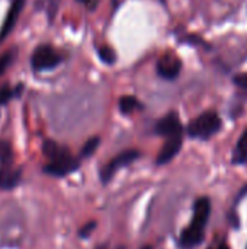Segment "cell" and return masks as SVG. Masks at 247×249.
Masks as SVG:
<instances>
[{"label": "cell", "mask_w": 247, "mask_h": 249, "mask_svg": "<svg viewBox=\"0 0 247 249\" xmlns=\"http://www.w3.org/2000/svg\"><path fill=\"white\" fill-rule=\"evenodd\" d=\"M42 153L47 158V163L44 165L42 172L49 177L64 178L80 168V160L71 155L70 149L58 144L51 139L44 140Z\"/></svg>", "instance_id": "cell-1"}, {"label": "cell", "mask_w": 247, "mask_h": 249, "mask_svg": "<svg viewBox=\"0 0 247 249\" xmlns=\"http://www.w3.org/2000/svg\"><path fill=\"white\" fill-rule=\"evenodd\" d=\"M211 214V200L199 197L194 203V216L191 223L182 231L179 236V247L182 249H194L199 247L205 239V228Z\"/></svg>", "instance_id": "cell-2"}, {"label": "cell", "mask_w": 247, "mask_h": 249, "mask_svg": "<svg viewBox=\"0 0 247 249\" xmlns=\"http://www.w3.org/2000/svg\"><path fill=\"white\" fill-rule=\"evenodd\" d=\"M221 127H223V121H221V117L218 115V112L205 111L188 124L186 133L192 139L208 140L213 136H215L217 133H220Z\"/></svg>", "instance_id": "cell-3"}, {"label": "cell", "mask_w": 247, "mask_h": 249, "mask_svg": "<svg viewBox=\"0 0 247 249\" xmlns=\"http://www.w3.org/2000/svg\"><path fill=\"white\" fill-rule=\"evenodd\" d=\"M61 61V54L57 50H54V47L49 44H42L36 47L31 57V66L35 71L51 70L57 67Z\"/></svg>", "instance_id": "cell-4"}, {"label": "cell", "mask_w": 247, "mask_h": 249, "mask_svg": "<svg viewBox=\"0 0 247 249\" xmlns=\"http://www.w3.org/2000/svg\"><path fill=\"white\" fill-rule=\"evenodd\" d=\"M141 158V152L137 150V149H127L124 152H121L119 155H116L112 160H109L102 169H100V181L103 185L109 184V181L114 178V175L125 168V166H130L131 163H134L137 159Z\"/></svg>", "instance_id": "cell-5"}, {"label": "cell", "mask_w": 247, "mask_h": 249, "mask_svg": "<svg viewBox=\"0 0 247 249\" xmlns=\"http://www.w3.org/2000/svg\"><path fill=\"white\" fill-rule=\"evenodd\" d=\"M157 74L165 80H175L179 77L182 70V61L173 53H166L157 60L156 64Z\"/></svg>", "instance_id": "cell-6"}, {"label": "cell", "mask_w": 247, "mask_h": 249, "mask_svg": "<svg viewBox=\"0 0 247 249\" xmlns=\"http://www.w3.org/2000/svg\"><path fill=\"white\" fill-rule=\"evenodd\" d=\"M154 133L162 137H172V136L183 134V125L181 123L178 112L172 111L166 114L163 118H160L154 125Z\"/></svg>", "instance_id": "cell-7"}, {"label": "cell", "mask_w": 247, "mask_h": 249, "mask_svg": "<svg viewBox=\"0 0 247 249\" xmlns=\"http://www.w3.org/2000/svg\"><path fill=\"white\" fill-rule=\"evenodd\" d=\"M183 144V134H178V136H172V137H166V142L163 144V147L160 149L156 163L159 166L162 165H167L169 162H172L181 152Z\"/></svg>", "instance_id": "cell-8"}, {"label": "cell", "mask_w": 247, "mask_h": 249, "mask_svg": "<svg viewBox=\"0 0 247 249\" xmlns=\"http://www.w3.org/2000/svg\"><path fill=\"white\" fill-rule=\"evenodd\" d=\"M23 6H25V0H12L9 10L4 16V20L0 26V42H3L7 38V35L13 31Z\"/></svg>", "instance_id": "cell-9"}, {"label": "cell", "mask_w": 247, "mask_h": 249, "mask_svg": "<svg viewBox=\"0 0 247 249\" xmlns=\"http://www.w3.org/2000/svg\"><path fill=\"white\" fill-rule=\"evenodd\" d=\"M22 181V171L12 165H0V191H12Z\"/></svg>", "instance_id": "cell-10"}, {"label": "cell", "mask_w": 247, "mask_h": 249, "mask_svg": "<svg viewBox=\"0 0 247 249\" xmlns=\"http://www.w3.org/2000/svg\"><path fill=\"white\" fill-rule=\"evenodd\" d=\"M231 162L234 165H246L247 163V128L237 140V144L233 150Z\"/></svg>", "instance_id": "cell-11"}, {"label": "cell", "mask_w": 247, "mask_h": 249, "mask_svg": "<svg viewBox=\"0 0 247 249\" xmlns=\"http://www.w3.org/2000/svg\"><path fill=\"white\" fill-rule=\"evenodd\" d=\"M118 108L121 111V114L124 115H130L138 109H143V104L135 98V96H131V95H125V96H121L119 101H118Z\"/></svg>", "instance_id": "cell-12"}, {"label": "cell", "mask_w": 247, "mask_h": 249, "mask_svg": "<svg viewBox=\"0 0 247 249\" xmlns=\"http://www.w3.org/2000/svg\"><path fill=\"white\" fill-rule=\"evenodd\" d=\"M13 147L7 140H0V165H12L13 163Z\"/></svg>", "instance_id": "cell-13"}, {"label": "cell", "mask_w": 247, "mask_h": 249, "mask_svg": "<svg viewBox=\"0 0 247 249\" xmlns=\"http://www.w3.org/2000/svg\"><path fill=\"white\" fill-rule=\"evenodd\" d=\"M99 144H100V137H98V136L90 137V139L83 144V147H82V150H80V158H83V159L90 158V156L98 150Z\"/></svg>", "instance_id": "cell-14"}, {"label": "cell", "mask_w": 247, "mask_h": 249, "mask_svg": "<svg viewBox=\"0 0 247 249\" xmlns=\"http://www.w3.org/2000/svg\"><path fill=\"white\" fill-rule=\"evenodd\" d=\"M22 89L23 86L22 85H17L15 88H9V86H4L0 89V105H4L7 104L12 98L15 96H19L22 93Z\"/></svg>", "instance_id": "cell-15"}, {"label": "cell", "mask_w": 247, "mask_h": 249, "mask_svg": "<svg viewBox=\"0 0 247 249\" xmlns=\"http://www.w3.org/2000/svg\"><path fill=\"white\" fill-rule=\"evenodd\" d=\"M98 54L100 57V60L106 64H114L116 61V53L108 47V45H103V47H99L98 48Z\"/></svg>", "instance_id": "cell-16"}, {"label": "cell", "mask_w": 247, "mask_h": 249, "mask_svg": "<svg viewBox=\"0 0 247 249\" xmlns=\"http://www.w3.org/2000/svg\"><path fill=\"white\" fill-rule=\"evenodd\" d=\"M15 55H16V50H9V51H6L4 54L0 55V74H3L7 70V67L15 60Z\"/></svg>", "instance_id": "cell-17"}, {"label": "cell", "mask_w": 247, "mask_h": 249, "mask_svg": "<svg viewBox=\"0 0 247 249\" xmlns=\"http://www.w3.org/2000/svg\"><path fill=\"white\" fill-rule=\"evenodd\" d=\"M96 226H98V223H96L95 220L87 222L86 225H83V226L80 228V231H79V236H80L82 239H87V238L92 235V232L96 229Z\"/></svg>", "instance_id": "cell-18"}, {"label": "cell", "mask_w": 247, "mask_h": 249, "mask_svg": "<svg viewBox=\"0 0 247 249\" xmlns=\"http://www.w3.org/2000/svg\"><path fill=\"white\" fill-rule=\"evenodd\" d=\"M45 3H47V15L49 18V20H52L57 15L61 0H45Z\"/></svg>", "instance_id": "cell-19"}, {"label": "cell", "mask_w": 247, "mask_h": 249, "mask_svg": "<svg viewBox=\"0 0 247 249\" xmlns=\"http://www.w3.org/2000/svg\"><path fill=\"white\" fill-rule=\"evenodd\" d=\"M233 82H234L236 86H239L240 89H243V90L247 92V71L246 73H240V74L234 76Z\"/></svg>", "instance_id": "cell-20"}, {"label": "cell", "mask_w": 247, "mask_h": 249, "mask_svg": "<svg viewBox=\"0 0 247 249\" xmlns=\"http://www.w3.org/2000/svg\"><path fill=\"white\" fill-rule=\"evenodd\" d=\"M185 42H189V44H201V45H204L205 48H210V45L201 38V36H198V35H189V36H186V39H183Z\"/></svg>", "instance_id": "cell-21"}, {"label": "cell", "mask_w": 247, "mask_h": 249, "mask_svg": "<svg viewBox=\"0 0 247 249\" xmlns=\"http://www.w3.org/2000/svg\"><path fill=\"white\" fill-rule=\"evenodd\" d=\"M79 3H82L84 7H87L89 10H95L98 7V0H77Z\"/></svg>", "instance_id": "cell-22"}, {"label": "cell", "mask_w": 247, "mask_h": 249, "mask_svg": "<svg viewBox=\"0 0 247 249\" xmlns=\"http://www.w3.org/2000/svg\"><path fill=\"white\" fill-rule=\"evenodd\" d=\"M246 194H247V184L243 187V188H242V190H240V191H239V194H237V197H236V200H234V204L237 206V204H239V203L246 197Z\"/></svg>", "instance_id": "cell-23"}, {"label": "cell", "mask_w": 247, "mask_h": 249, "mask_svg": "<svg viewBox=\"0 0 247 249\" xmlns=\"http://www.w3.org/2000/svg\"><path fill=\"white\" fill-rule=\"evenodd\" d=\"M229 220H230V223L233 225V228H236V229L239 228V217L236 216V213H234V212H231V213H230Z\"/></svg>", "instance_id": "cell-24"}, {"label": "cell", "mask_w": 247, "mask_h": 249, "mask_svg": "<svg viewBox=\"0 0 247 249\" xmlns=\"http://www.w3.org/2000/svg\"><path fill=\"white\" fill-rule=\"evenodd\" d=\"M96 249H111L109 248V245L108 244H103V245H99ZM114 249H127L125 247H118V248H114Z\"/></svg>", "instance_id": "cell-25"}, {"label": "cell", "mask_w": 247, "mask_h": 249, "mask_svg": "<svg viewBox=\"0 0 247 249\" xmlns=\"http://www.w3.org/2000/svg\"><path fill=\"white\" fill-rule=\"evenodd\" d=\"M217 249H230V247H229L227 244H224V242H223V244H221V245H220Z\"/></svg>", "instance_id": "cell-26"}, {"label": "cell", "mask_w": 247, "mask_h": 249, "mask_svg": "<svg viewBox=\"0 0 247 249\" xmlns=\"http://www.w3.org/2000/svg\"><path fill=\"white\" fill-rule=\"evenodd\" d=\"M140 249H153V247L151 245H146V247H141Z\"/></svg>", "instance_id": "cell-27"}, {"label": "cell", "mask_w": 247, "mask_h": 249, "mask_svg": "<svg viewBox=\"0 0 247 249\" xmlns=\"http://www.w3.org/2000/svg\"><path fill=\"white\" fill-rule=\"evenodd\" d=\"M210 249H211V248H210Z\"/></svg>", "instance_id": "cell-28"}]
</instances>
